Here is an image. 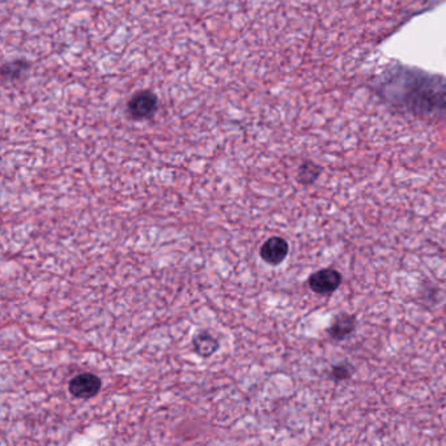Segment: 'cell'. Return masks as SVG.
Here are the masks:
<instances>
[{
    "label": "cell",
    "mask_w": 446,
    "mask_h": 446,
    "mask_svg": "<svg viewBox=\"0 0 446 446\" xmlns=\"http://www.w3.org/2000/svg\"><path fill=\"white\" fill-rule=\"evenodd\" d=\"M158 110V97L149 90H141L132 95L127 104V112L135 121L148 119Z\"/></svg>",
    "instance_id": "1"
},
{
    "label": "cell",
    "mask_w": 446,
    "mask_h": 446,
    "mask_svg": "<svg viewBox=\"0 0 446 446\" xmlns=\"http://www.w3.org/2000/svg\"><path fill=\"white\" fill-rule=\"evenodd\" d=\"M341 284V275L331 267L321 269L310 275L309 286L312 291L319 295H330L339 289Z\"/></svg>",
    "instance_id": "2"
},
{
    "label": "cell",
    "mask_w": 446,
    "mask_h": 446,
    "mask_svg": "<svg viewBox=\"0 0 446 446\" xmlns=\"http://www.w3.org/2000/svg\"><path fill=\"white\" fill-rule=\"evenodd\" d=\"M102 382L93 373H80L78 376L71 378L69 390L71 395L79 399H89L96 397L101 390Z\"/></svg>",
    "instance_id": "3"
},
{
    "label": "cell",
    "mask_w": 446,
    "mask_h": 446,
    "mask_svg": "<svg viewBox=\"0 0 446 446\" xmlns=\"http://www.w3.org/2000/svg\"><path fill=\"white\" fill-rule=\"evenodd\" d=\"M289 246L287 241L280 236H272L263 243L261 247V258L270 265H279L288 256Z\"/></svg>",
    "instance_id": "4"
},
{
    "label": "cell",
    "mask_w": 446,
    "mask_h": 446,
    "mask_svg": "<svg viewBox=\"0 0 446 446\" xmlns=\"http://www.w3.org/2000/svg\"><path fill=\"white\" fill-rule=\"evenodd\" d=\"M356 327V318L348 313H341L334 318L333 324L329 327L327 333L334 341H343L353 333Z\"/></svg>",
    "instance_id": "5"
},
{
    "label": "cell",
    "mask_w": 446,
    "mask_h": 446,
    "mask_svg": "<svg viewBox=\"0 0 446 446\" xmlns=\"http://www.w3.org/2000/svg\"><path fill=\"white\" fill-rule=\"evenodd\" d=\"M194 350L203 358H209L219 350L218 339L207 332H201L195 335L193 341Z\"/></svg>",
    "instance_id": "6"
},
{
    "label": "cell",
    "mask_w": 446,
    "mask_h": 446,
    "mask_svg": "<svg viewBox=\"0 0 446 446\" xmlns=\"http://www.w3.org/2000/svg\"><path fill=\"white\" fill-rule=\"evenodd\" d=\"M319 174H321V167L318 164H315V163L307 161V162H304L300 166L298 179L301 184L307 186V184L315 183L318 179Z\"/></svg>",
    "instance_id": "7"
},
{
    "label": "cell",
    "mask_w": 446,
    "mask_h": 446,
    "mask_svg": "<svg viewBox=\"0 0 446 446\" xmlns=\"http://www.w3.org/2000/svg\"><path fill=\"white\" fill-rule=\"evenodd\" d=\"M352 375H353V367L350 363H341L338 366H334L329 378L334 381H344L352 378Z\"/></svg>",
    "instance_id": "8"
}]
</instances>
